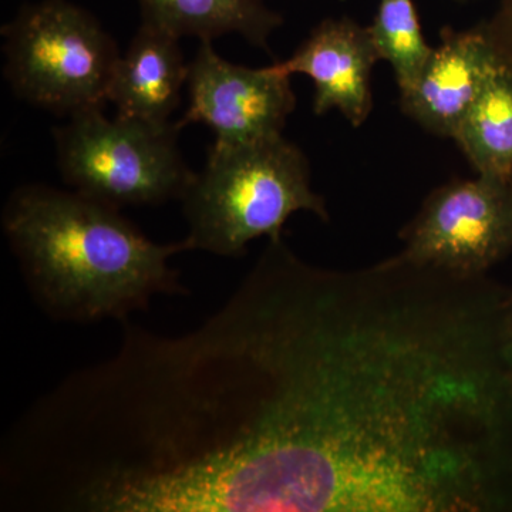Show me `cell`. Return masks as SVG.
<instances>
[{
	"label": "cell",
	"mask_w": 512,
	"mask_h": 512,
	"mask_svg": "<svg viewBox=\"0 0 512 512\" xmlns=\"http://www.w3.org/2000/svg\"><path fill=\"white\" fill-rule=\"evenodd\" d=\"M3 232L30 291L53 318L126 320L156 295H187L170 259L187 239L157 244L120 214L76 191L45 184L15 188Z\"/></svg>",
	"instance_id": "cell-1"
},
{
	"label": "cell",
	"mask_w": 512,
	"mask_h": 512,
	"mask_svg": "<svg viewBox=\"0 0 512 512\" xmlns=\"http://www.w3.org/2000/svg\"><path fill=\"white\" fill-rule=\"evenodd\" d=\"M181 202L192 251L225 258L244 255L254 239L282 238L295 212L329 221L325 200L312 190L308 158L284 134L238 146L212 144Z\"/></svg>",
	"instance_id": "cell-2"
},
{
	"label": "cell",
	"mask_w": 512,
	"mask_h": 512,
	"mask_svg": "<svg viewBox=\"0 0 512 512\" xmlns=\"http://www.w3.org/2000/svg\"><path fill=\"white\" fill-rule=\"evenodd\" d=\"M2 39L3 72L19 99L64 119L109 103L121 53L86 9L69 0L23 6Z\"/></svg>",
	"instance_id": "cell-3"
},
{
	"label": "cell",
	"mask_w": 512,
	"mask_h": 512,
	"mask_svg": "<svg viewBox=\"0 0 512 512\" xmlns=\"http://www.w3.org/2000/svg\"><path fill=\"white\" fill-rule=\"evenodd\" d=\"M181 130L178 121L82 111L53 128L57 167L73 191L116 210L181 201L195 177L178 147Z\"/></svg>",
	"instance_id": "cell-4"
},
{
	"label": "cell",
	"mask_w": 512,
	"mask_h": 512,
	"mask_svg": "<svg viewBox=\"0 0 512 512\" xmlns=\"http://www.w3.org/2000/svg\"><path fill=\"white\" fill-rule=\"evenodd\" d=\"M400 237L416 264L484 275L512 249L511 181L477 175L437 188Z\"/></svg>",
	"instance_id": "cell-5"
},
{
	"label": "cell",
	"mask_w": 512,
	"mask_h": 512,
	"mask_svg": "<svg viewBox=\"0 0 512 512\" xmlns=\"http://www.w3.org/2000/svg\"><path fill=\"white\" fill-rule=\"evenodd\" d=\"M187 90L180 126L204 124L214 131V143L225 146L281 136L296 107L289 74L275 64L251 69L228 62L212 42H200L188 69Z\"/></svg>",
	"instance_id": "cell-6"
},
{
	"label": "cell",
	"mask_w": 512,
	"mask_h": 512,
	"mask_svg": "<svg viewBox=\"0 0 512 512\" xmlns=\"http://www.w3.org/2000/svg\"><path fill=\"white\" fill-rule=\"evenodd\" d=\"M379 60L369 28L342 18L320 22L288 60L275 66L289 76L305 74L312 80L316 116L338 110L360 127L373 110L370 79Z\"/></svg>",
	"instance_id": "cell-7"
},
{
	"label": "cell",
	"mask_w": 512,
	"mask_h": 512,
	"mask_svg": "<svg viewBox=\"0 0 512 512\" xmlns=\"http://www.w3.org/2000/svg\"><path fill=\"white\" fill-rule=\"evenodd\" d=\"M498 67L500 59L481 26L467 32L444 29L440 45L434 47L416 82L402 93L403 113L424 130L454 140Z\"/></svg>",
	"instance_id": "cell-8"
},
{
	"label": "cell",
	"mask_w": 512,
	"mask_h": 512,
	"mask_svg": "<svg viewBox=\"0 0 512 512\" xmlns=\"http://www.w3.org/2000/svg\"><path fill=\"white\" fill-rule=\"evenodd\" d=\"M190 63L180 39L141 23L114 72L109 103L116 116L150 124L170 123L187 86Z\"/></svg>",
	"instance_id": "cell-9"
},
{
	"label": "cell",
	"mask_w": 512,
	"mask_h": 512,
	"mask_svg": "<svg viewBox=\"0 0 512 512\" xmlns=\"http://www.w3.org/2000/svg\"><path fill=\"white\" fill-rule=\"evenodd\" d=\"M138 3L143 23L177 39L195 37L200 42H212L235 33L266 52L272 33L284 22L262 0H138Z\"/></svg>",
	"instance_id": "cell-10"
},
{
	"label": "cell",
	"mask_w": 512,
	"mask_h": 512,
	"mask_svg": "<svg viewBox=\"0 0 512 512\" xmlns=\"http://www.w3.org/2000/svg\"><path fill=\"white\" fill-rule=\"evenodd\" d=\"M454 140L478 175L511 181L512 73L503 63L484 84Z\"/></svg>",
	"instance_id": "cell-11"
},
{
	"label": "cell",
	"mask_w": 512,
	"mask_h": 512,
	"mask_svg": "<svg viewBox=\"0 0 512 512\" xmlns=\"http://www.w3.org/2000/svg\"><path fill=\"white\" fill-rule=\"evenodd\" d=\"M369 30L380 60L392 66L400 93L406 92L433 52L421 32L413 0H380Z\"/></svg>",
	"instance_id": "cell-12"
},
{
	"label": "cell",
	"mask_w": 512,
	"mask_h": 512,
	"mask_svg": "<svg viewBox=\"0 0 512 512\" xmlns=\"http://www.w3.org/2000/svg\"><path fill=\"white\" fill-rule=\"evenodd\" d=\"M481 29L493 45L500 62L512 73V0H501L494 15L481 25Z\"/></svg>",
	"instance_id": "cell-13"
},
{
	"label": "cell",
	"mask_w": 512,
	"mask_h": 512,
	"mask_svg": "<svg viewBox=\"0 0 512 512\" xmlns=\"http://www.w3.org/2000/svg\"><path fill=\"white\" fill-rule=\"evenodd\" d=\"M505 342H507V352L512 360V299L507 303L505 311Z\"/></svg>",
	"instance_id": "cell-14"
}]
</instances>
